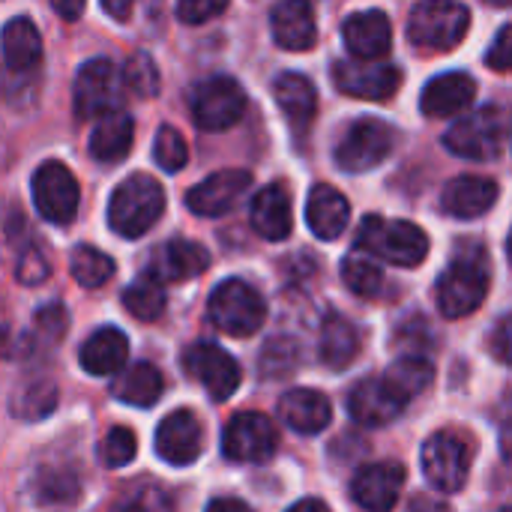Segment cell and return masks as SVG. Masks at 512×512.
<instances>
[{"label": "cell", "mask_w": 512, "mask_h": 512, "mask_svg": "<svg viewBox=\"0 0 512 512\" xmlns=\"http://www.w3.org/2000/svg\"><path fill=\"white\" fill-rule=\"evenodd\" d=\"M489 282H492V276H489V258H486L483 246H477V243L462 246L438 282L441 315L450 321L474 315L489 294Z\"/></svg>", "instance_id": "cell-1"}, {"label": "cell", "mask_w": 512, "mask_h": 512, "mask_svg": "<svg viewBox=\"0 0 512 512\" xmlns=\"http://www.w3.org/2000/svg\"><path fill=\"white\" fill-rule=\"evenodd\" d=\"M165 213V189L150 174H132L123 180L108 204V225L126 240L144 237Z\"/></svg>", "instance_id": "cell-2"}, {"label": "cell", "mask_w": 512, "mask_h": 512, "mask_svg": "<svg viewBox=\"0 0 512 512\" xmlns=\"http://www.w3.org/2000/svg\"><path fill=\"white\" fill-rule=\"evenodd\" d=\"M357 249L366 255H378L396 267H417L429 255V237L414 222L366 216L357 231Z\"/></svg>", "instance_id": "cell-3"}, {"label": "cell", "mask_w": 512, "mask_h": 512, "mask_svg": "<svg viewBox=\"0 0 512 512\" xmlns=\"http://www.w3.org/2000/svg\"><path fill=\"white\" fill-rule=\"evenodd\" d=\"M471 27V12L459 0H420L408 18V39L423 51H453Z\"/></svg>", "instance_id": "cell-4"}, {"label": "cell", "mask_w": 512, "mask_h": 512, "mask_svg": "<svg viewBox=\"0 0 512 512\" xmlns=\"http://www.w3.org/2000/svg\"><path fill=\"white\" fill-rule=\"evenodd\" d=\"M207 315L216 324V330L228 336H252L267 321V303L264 297L243 279H225L213 288L207 300Z\"/></svg>", "instance_id": "cell-5"}, {"label": "cell", "mask_w": 512, "mask_h": 512, "mask_svg": "<svg viewBox=\"0 0 512 512\" xmlns=\"http://www.w3.org/2000/svg\"><path fill=\"white\" fill-rule=\"evenodd\" d=\"M444 147L462 159H474V162H489L498 159L507 147V114L498 105L480 108L462 120H456L447 135H444Z\"/></svg>", "instance_id": "cell-6"}, {"label": "cell", "mask_w": 512, "mask_h": 512, "mask_svg": "<svg viewBox=\"0 0 512 512\" xmlns=\"http://www.w3.org/2000/svg\"><path fill=\"white\" fill-rule=\"evenodd\" d=\"M123 96H126V84H123L120 69L111 60L93 57L78 69L72 105L81 120H96V117L102 120V117L120 111Z\"/></svg>", "instance_id": "cell-7"}, {"label": "cell", "mask_w": 512, "mask_h": 512, "mask_svg": "<svg viewBox=\"0 0 512 512\" xmlns=\"http://www.w3.org/2000/svg\"><path fill=\"white\" fill-rule=\"evenodd\" d=\"M189 108H192V120H195L198 129H204V132H225L234 123H240V117L246 111V93H243V87L234 78L213 75V78L201 81L192 90Z\"/></svg>", "instance_id": "cell-8"}, {"label": "cell", "mask_w": 512, "mask_h": 512, "mask_svg": "<svg viewBox=\"0 0 512 512\" xmlns=\"http://www.w3.org/2000/svg\"><path fill=\"white\" fill-rule=\"evenodd\" d=\"M393 144H396L393 126L375 117H360L348 126V132L336 144V165L348 174L372 171L393 153Z\"/></svg>", "instance_id": "cell-9"}, {"label": "cell", "mask_w": 512, "mask_h": 512, "mask_svg": "<svg viewBox=\"0 0 512 512\" xmlns=\"http://www.w3.org/2000/svg\"><path fill=\"white\" fill-rule=\"evenodd\" d=\"M276 444H279L276 426L261 411L234 414L222 429V453L231 462H246V465L267 462L276 453Z\"/></svg>", "instance_id": "cell-10"}, {"label": "cell", "mask_w": 512, "mask_h": 512, "mask_svg": "<svg viewBox=\"0 0 512 512\" xmlns=\"http://www.w3.org/2000/svg\"><path fill=\"white\" fill-rule=\"evenodd\" d=\"M81 189L75 174L63 162H42L33 174V204L42 219L54 225H69L78 213Z\"/></svg>", "instance_id": "cell-11"}, {"label": "cell", "mask_w": 512, "mask_h": 512, "mask_svg": "<svg viewBox=\"0 0 512 512\" xmlns=\"http://www.w3.org/2000/svg\"><path fill=\"white\" fill-rule=\"evenodd\" d=\"M183 366L210 393L213 402L231 399L237 393V387H240V378H243L237 360L225 348H219L213 342H195V345H189L186 354H183Z\"/></svg>", "instance_id": "cell-12"}, {"label": "cell", "mask_w": 512, "mask_h": 512, "mask_svg": "<svg viewBox=\"0 0 512 512\" xmlns=\"http://www.w3.org/2000/svg\"><path fill=\"white\" fill-rule=\"evenodd\" d=\"M468 471V450L456 435L438 432L423 444V474L432 489L462 492L468 483Z\"/></svg>", "instance_id": "cell-13"}, {"label": "cell", "mask_w": 512, "mask_h": 512, "mask_svg": "<svg viewBox=\"0 0 512 512\" xmlns=\"http://www.w3.org/2000/svg\"><path fill=\"white\" fill-rule=\"evenodd\" d=\"M249 186H252V174L246 168H225V171L210 174L198 186H192L186 195V207L195 216L216 219L234 210V204L249 192Z\"/></svg>", "instance_id": "cell-14"}, {"label": "cell", "mask_w": 512, "mask_h": 512, "mask_svg": "<svg viewBox=\"0 0 512 512\" xmlns=\"http://www.w3.org/2000/svg\"><path fill=\"white\" fill-rule=\"evenodd\" d=\"M405 480H408V474H405V468L399 462L363 465L354 474L351 495L366 512H393V507L402 498Z\"/></svg>", "instance_id": "cell-15"}, {"label": "cell", "mask_w": 512, "mask_h": 512, "mask_svg": "<svg viewBox=\"0 0 512 512\" xmlns=\"http://www.w3.org/2000/svg\"><path fill=\"white\" fill-rule=\"evenodd\" d=\"M402 69L399 66H369V63H351V60H339L333 63V84L354 96V99H372V102H384L390 99L399 87H402Z\"/></svg>", "instance_id": "cell-16"}, {"label": "cell", "mask_w": 512, "mask_h": 512, "mask_svg": "<svg viewBox=\"0 0 512 512\" xmlns=\"http://www.w3.org/2000/svg\"><path fill=\"white\" fill-rule=\"evenodd\" d=\"M201 450H204V429L192 411H186V408L174 411L159 423L156 453L162 462H168L174 468H186L201 456Z\"/></svg>", "instance_id": "cell-17"}, {"label": "cell", "mask_w": 512, "mask_h": 512, "mask_svg": "<svg viewBox=\"0 0 512 512\" xmlns=\"http://www.w3.org/2000/svg\"><path fill=\"white\" fill-rule=\"evenodd\" d=\"M405 408H408V405L387 387L384 378H366V381H360V384L351 390V396H348V411H351V417H354L360 426H369V429L393 423Z\"/></svg>", "instance_id": "cell-18"}, {"label": "cell", "mask_w": 512, "mask_h": 512, "mask_svg": "<svg viewBox=\"0 0 512 512\" xmlns=\"http://www.w3.org/2000/svg\"><path fill=\"white\" fill-rule=\"evenodd\" d=\"M273 39L285 51H309L318 39L315 12L309 0H279L270 12Z\"/></svg>", "instance_id": "cell-19"}, {"label": "cell", "mask_w": 512, "mask_h": 512, "mask_svg": "<svg viewBox=\"0 0 512 512\" xmlns=\"http://www.w3.org/2000/svg\"><path fill=\"white\" fill-rule=\"evenodd\" d=\"M342 36H345L348 51L354 57H360V60L384 57L390 51V45H393V27H390V18L381 9L348 15L345 24H342Z\"/></svg>", "instance_id": "cell-20"}, {"label": "cell", "mask_w": 512, "mask_h": 512, "mask_svg": "<svg viewBox=\"0 0 512 512\" xmlns=\"http://www.w3.org/2000/svg\"><path fill=\"white\" fill-rule=\"evenodd\" d=\"M210 267V255L195 240H168L150 261L147 276L156 282H189Z\"/></svg>", "instance_id": "cell-21"}, {"label": "cell", "mask_w": 512, "mask_h": 512, "mask_svg": "<svg viewBox=\"0 0 512 512\" xmlns=\"http://www.w3.org/2000/svg\"><path fill=\"white\" fill-rule=\"evenodd\" d=\"M477 96V81L465 72H447V75H438L426 84L423 90V99H420V108L426 117H435V120H444V117H456L462 114Z\"/></svg>", "instance_id": "cell-22"}, {"label": "cell", "mask_w": 512, "mask_h": 512, "mask_svg": "<svg viewBox=\"0 0 512 512\" xmlns=\"http://www.w3.org/2000/svg\"><path fill=\"white\" fill-rule=\"evenodd\" d=\"M495 201H498V183L489 177H477V174L450 180L441 195V207L453 219H477L489 213Z\"/></svg>", "instance_id": "cell-23"}, {"label": "cell", "mask_w": 512, "mask_h": 512, "mask_svg": "<svg viewBox=\"0 0 512 512\" xmlns=\"http://www.w3.org/2000/svg\"><path fill=\"white\" fill-rule=\"evenodd\" d=\"M279 417L288 429H294L300 435H318L330 426L333 405L324 393L309 390V387H297L279 399Z\"/></svg>", "instance_id": "cell-24"}, {"label": "cell", "mask_w": 512, "mask_h": 512, "mask_svg": "<svg viewBox=\"0 0 512 512\" xmlns=\"http://www.w3.org/2000/svg\"><path fill=\"white\" fill-rule=\"evenodd\" d=\"M249 222L264 240H285L294 228V213H291V195L282 183L264 186L249 207Z\"/></svg>", "instance_id": "cell-25"}, {"label": "cell", "mask_w": 512, "mask_h": 512, "mask_svg": "<svg viewBox=\"0 0 512 512\" xmlns=\"http://www.w3.org/2000/svg\"><path fill=\"white\" fill-rule=\"evenodd\" d=\"M351 219V204L336 186H315L306 201V222L315 237L321 240H336Z\"/></svg>", "instance_id": "cell-26"}, {"label": "cell", "mask_w": 512, "mask_h": 512, "mask_svg": "<svg viewBox=\"0 0 512 512\" xmlns=\"http://www.w3.org/2000/svg\"><path fill=\"white\" fill-rule=\"evenodd\" d=\"M81 369L105 378V375H117L120 369H126L129 360V339L123 336V330L117 327H102L96 330L84 345H81Z\"/></svg>", "instance_id": "cell-27"}, {"label": "cell", "mask_w": 512, "mask_h": 512, "mask_svg": "<svg viewBox=\"0 0 512 512\" xmlns=\"http://www.w3.org/2000/svg\"><path fill=\"white\" fill-rule=\"evenodd\" d=\"M273 96H276L282 114L288 117L291 129L306 132L312 126L315 111H318V93H315V87H312V81L306 75L282 72L273 81Z\"/></svg>", "instance_id": "cell-28"}, {"label": "cell", "mask_w": 512, "mask_h": 512, "mask_svg": "<svg viewBox=\"0 0 512 512\" xmlns=\"http://www.w3.org/2000/svg\"><path fill=\"white\" fill-rule=\"evenodd\" d=\"M0 51L9 72H33L42 60V36L30 18H12L0 33Z\"/></svg>", "instance_id": "cell-29"}, {"label": "cell", "mask_w": 512, "mask_h": 512, "mask_svg": "<svg viewBox=\"0 0 512 512\" xmlns=\"http://www.w3.org/2000/svg\"><path fill=\"white\" fill-rule=\"evenodd\" d=\"M318 354H321V363L333 372L351 366L360 354V333L357 327L342 318V315H330L324 324H321V336H318Z\"/></svg>", "instance_id": "cell-30"}, {"label": "cell", "mask_w": 512, "mask_h": 512, "mask_svg": "<svg viewBox=\"0 0 512 512\" xmlns=\"http://www.w3.org/2000/svg\"><path fill=\"white\" fill-rule=\"evenodd\" d=\"M162 390H165V381H162V372L153 363H135L129 369H120L114 384H111L114 399L126 402V405H135V408L156 405Z\"/></svg>", "instance_id": "cell-31"}, {"label": "cell", "mask_w": 512, "mask_h": 512, "mask_svg": "<svg viewBox=\"0 0 512 512\" xmlns=\"http://www.w3.org/2000/svg\"><path fill=\"white\" fill-rule=\"evenodd\" d=\"M132 138H135V123L129 114L114 111L108 117L99 120V126L90 135V156L96 162H120L129 150H132Z\"/></svg>", "instance_id": "cell-32"}, {"label": "cell", "mask_w": 512, "mask_h": 512, "mask_svg": "<svg viewBox=\"0 0 512 512\" xmlns=\"http://www.w3.org/2000/svg\"><path fill=\"white\" fill-rule=\"evenodd\" d=\"M381 378L387 381V387H390L405 405H411V399L420 396V393L432 384L435 369H432V363H429L426 357H408V354H405V357L396 360Z\"/></svg>", "instance_id": "cell-33"}, {"label": "cell", "mask_w": 512, "mask_h": 512, "mask_svg": "<svg viewBox=\"0 0 512 512\" xmlns=\"http://www.w3.org/2000/svg\"><path fill=\"white\" fill-rule=\"evenodd\" d=\"M57 402H60L57 384L48 381V378H39V381L24 384V387L15 393V399H12L9 408H12V414H15L18 420H42V417H48V414L57 408Z\"/></svg>", "instance_id": "cell-34"}, {"label": "cell", "mask_w": 512, "mask_h": 512, "mask_svg": "<svg viewBox=\"0 0 512 512\" xmlns=\"http://www.w3.org/2000/svg\"><path fill=\"white\" fill-rule=\"evenodd\" d=\"M165 288L162 282H156L153 276H138L126 291H123V306L129 309V315H135L138 321H156L165 312Z\"/></svg>", "instance_id": "cell-35"}, {"label": "cell", "mask_w": 512, "mask_h": 512, "mask_svg": "<svg viewBox=\"0 0 512 512\" xmlns=\"http://www.w3.org/2000/svg\"><path fill=\"white\" fill-rule=\"evenodd\" d=\"M342 279H345V285L357 294V297H366V300H372V297H378L381 294V288H384V273H381V267L372 261V255H366V252H351L345 261H342Z\"/></svg>", "instance_id": "cell-36"}, {"label": "cell", "mask_w": 512, "mask_h": 512, "mask_svg": "<svg viewBox=\"0 0 512 512\" xmlns=\"http://www.w3.org/2000/svg\"><path fill=\"white\" fill-rule=\"evenodd\" d=\"M69 273L81 288H102L114 276V261L96 246H78L69 258Z\"/></svg>", "instance_id": "cell-37"}, {"label": "cell", "mask_w": 512, "mask_h": 512, "mask_svg": "<svg viewBox=\"0 0 512 512\" xmlns=\"http://www.w3.org/2000/svg\"><path fill=\"white\" fill-rule=\"evenodd\" d=\"M135 453H138V441H135V432L126 426H114L99 441V450H96V456L105 468H123L135 459Z\"/></svg>", "instance_id": "cell-38"}, {"label": "cell", "mask_w": 512, "mask_h": 512, "mask_svg": "<svg viewBox=\"0 0 512 512\" xmlns=\"http://www.w3.org/2000/svg\"><path fill=\"white\" fill-rule=\"evenodd\" d=\"M120 75H123V84H126L135 96H141V99H150V96L159 93V69H156V63H153L144 51L132 54V57L126 60V69H123Z\"/></svg>", "instance_id": "cell-39"}, {"label": "cell", "mask_w": 512, "mask_h": 512, "mask_svg": "<svg viewBox=\"0 0 512 512\" xmlns=\"http://www.w3.org/2000/svg\"><path fill=\"white\" fill-rule=\"evenodd\" d=\"M111 512H174L171 495L159 486H135L129 489Z\"/></svg>", "instance_id": "cell-40"}, {"label": "cell", "mask_w": 512, "mask_h": 512, "mask_svg": "<svg viewBox=\"0 0 512 512\" xmlns=\"http://www.w3.org/2000/svg\"><path fill=\"white\" fill-rule=\"evenodd\" d=\"M153 156H156V162H159V168H162V171L177 174V171L186 165V159H189V147H186L183 135H180L174 126H162V129H159V135H156Z\"/></svg>", "instance_id": "cell-41"}, {"label": "cell", "mask_w": 512, "mask_h": 512, "mask_svg": "<svg viewBox=\"0 0 512 512\" xmlns=\"http://www.w3.org/2000/svg\"><path fill=\"white\" fill-rule=\"evenodd\" d=\"M36 489L42 504H72L78 498V483L69 471H45Z\"/></svg>", "instance_id": "cell-42"}, {"label": "cell", "mask_w": 512, "mask_h": 512, "mask_svg": "<svg viewBox=\"0 0 512 512\" xmlns=\"http://www.w3.org/2000/svg\"><path fill=\"white\" fill-rule=\"evenodd\" d=\"M297 366V348L291 345V342H285V339H273V342H267V348H264V354H261V375L264 378H282V375H288L291 369Z\"/></svg>", "instance_id": "cell-43"}, {"label": "cell", "mask_w": 512, "mask_h": 512, "mask_svg": "<svg viewBox=\"0 0 512 512\" xmlns=\"http://www.w3.org/2000/svg\"><path fill=\"white\" fill-rule=\"evenodd\" d=\"M228 9V0H180L177 3V18L183 24H204Z\"/></svg>", "instance_id": "cell-44"}, {"label": "cell", "mask_w": 512, "mask_h": 512, "mask_svg": "<svg viewBox=\"0 0 512 512\" xmlns=\"http://www.w3.org/2000/svg\"><path fill=\"white\" fill-rule=\"evenodd\" d=\"M396 339L408 351V357H423L420 351H432V333L423 318H411Z\"/></svg>", "instance_id": "cell-45"}, {"label": "cell", "mask_w": 512, "mask_h": 512, "mask_svg": "<svg viewBox=\"0 0 512 512\" xmlns=\"http://www.w3.org/2000/svg\"><path fill=\"white\" fill-rule=\"evenodd\" d=\"M48 273H51L48 270V261H45V255L39 249H27L21 255L18 267H15V276H18L21 285H39V282L48 279Z\"/></svg>", "instance_id": "cell-46"}, {"label": "cell", "mask_w": 512, "mask_h": 512, "mask_svg": "<svg viewBox=\"0 0 512 512\" xmlns=\"http://www.w3.org/2000/svg\"><path fill=\"white\" fill-rule=\"evenodd\" d=\"M512 27L510 24H504L501 30H498V36H495V45H492V51L486 54V63L495 69V72H510L512 66Z\"/></svg>", "instance_id": "cell-47"}, {"label": "cell", "mask_w": 512, "mask_h": 512, "mask_svg": "<svg viewBox=\"0 0 512 512\" xmlns=\"http://www.w3.org/2000/svg\"><path fill=\"white\" fill-rule=\"evenodd\" d=\"M36 327L45 330L51 339L63 336V330H66V309H63V306H45V309L36 315Z\"/></svg>", "instance_id": "cell-48"}, {"label": "cell", "mask_w": 512, "mask_h": 512, "mask_svg": "<svg viewBox=\"0 0 512 512\" xmlns=\"http://www.w3.org/2000/svg\"><path fill=\"white\" fill-rule=\"evenodd\" d=\"M492 351H495V357H498L501 363L510 360V318H501V321H498V330H495V336H492Z\"/></svg>", "instance_id": "cell-49"}, {"label": "cell", "mask_w": 512, "mask_h": 512, "mask_svg": "<svg viewBox=\"0 0 512 512\" xmlns=\"http://www.w3.org/2000/svg\"><path fill=\"white\" fill-rule=\"evenodd\" d=\"M408 512H453V510H450V504H444V501H441V498H435V495H417V498L411 501Z\"/></svg>", "instance_id": "cell-50"}, {"label": "cell", "mask_w": 512, "mask_h": 512, "mask_svg": "<svg viewBox=\"0 0 512 512\" xmlns=\"http://www.w3.org/2000/svg\"><path fill=\"white\" fill-rule=\"evenodd\" d=\"M132 3L135 0H102V9L114 18V21H126L132 15Z\"/></svg>", "instance_id": "cell-51"}, {"label": "cell", "mask_w": 512, "mask_h": 512, "mask_svg": "<svg viewBox=\"0 0 512 512\" xmlns=\"http://www.w3.org/2000/svg\"><path fill=\"white\" fill-rule=\"evenodd\" d=\"M51 6L57 9V15H63L66 21H75L84 9V0H51Z\"/></svg>", "instance_id": "cell-52"}, {"label": "cell", "mask_w": 512, "mask_h": 512, "mask_svg": "<svg viewBox=\"0 0 512 512\" xmlns=\"http://www.w3.org/2000/svg\"><path fill=\"white\" fill-rule=\"evenodd\" d=\"M207 512H255L249 504H243V501H237V498H216Z\"/></svg>", "instance_id": "cell-53"}, {"label": "cell", "mask_w": 512, "mask_h": 512, "mask_svg": "<svg viewBox=\"0 0 512 512\" xmlns=\"http://www.w3.org/2000/svg\"><path fill=\"white\" fill-rule=\"evenodd\" d=\"M288 512H330V507L324 501H315V498H306V501H297Z\"/></svg>", "instance_id": "cell-54"}, {"label": "cell", "mask_w": 512, "mask_h": 512, "mask_svg": "<svg viewBox=\"0 0 512 512\" xmlns=\"http://www.w3.org/2000/svg\"><path fill=\"white\" fill-rule=\"evenodd\" d=\"M489 3H495V6H510V0H489Z\"/></svg>", "instance_id": "cell-55"}, {"label": "cell", "mask_w": 512, "mask_h": 512, "mask_svg": "<svg viewBox=\"0 0 512 512\" xmlns=\"http://www.w3.org/2000/svg\"><path fill=\"white\" fill-rule=\"evenodd\" d=\"M504 512H507V510H504Z\"/></svg>", "instance_id": "cell-56"}]
</instances>
